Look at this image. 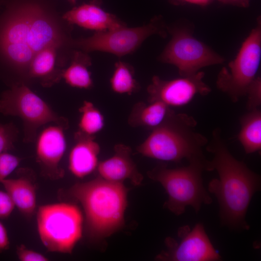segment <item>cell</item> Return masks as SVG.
<instances>
[{
	"mask_svg": "<svg viewBox=\"0 0 261 261\" xmlns=\"http://www.w3.org/2000/svg\"><path fill=\"white\" fill-rule=\"evenodd\" d=\"M1 0H0V4L1 3Z\"/></svg>",
	"mask_w": 261,
	"mask_h": 261,
	"instance_id": "33",
	"label": "cell"
},
{
	"mask_svg": "<svg viewBox=\"0 0 261 261\" xmlns=\"http://www.w3.org/2000/svg\"><path fill=\"white\" fill-rule=\"evenodd\" d=\"M172 35L158 59L175 66L181 76L194 75L203 68L221 64L225 58L193 35V26L180 23L167 26Z\"/></svg>",
	"mask_w": 261,
	"mask_h": 261,
	"instance_id": "7",
	"label": "cell"
},
{
	"mask_svg": "<svg viewBox=\"0 0 261 261\" xmlns=\"http://www.w3.org/2000/svg\"><path fill=\"white\" fill-rule=\"evenodd\" d=\"M61 46L51 45L37 53L29 64L27 75L39 79L44 87H50L58 82L62 78V70L56 69V58L57 51Z\"/></svg>",
	"mask_w": 261,
	"mask_h": 261,
	"instance_id": "17",
	"label": "cell"
},
{
	"mask_svg": "<svg viewBox=\"0 0 261 261\" xmlns=\"http://www.w3.org/2000/svg\"><path fill=\"white\" fill-rule=\"evenodd\" d=\"M67 193L81 204L86 231L91 239L102 240L108 237L124 225L128 190L123 183L99 176L75 184Z\"/></svg>",
	"mask_w": 261,
	"mask_h": 261,
	"instance_id": "3",
	"label": "cell"
},
{
	"mask_svg": "<svg viewBox=\"0 0 261 261\" xmlns=\"http://www.w3.org/2000/svg\"><path fill=\"white\" fill-rule=\"evenodd\" d=\"M188 161L186 166L174 169L159 164L147 172L149 178L160 183L168 194L164 206L177 216L184 213L188 206L197 213L202 205L212 202L202 179L203 172L209 171V161L203 157Z\"/></svg>",
	"mask_w": 261,
	"mask_h": 261,
	"instance_id": "5",
	"label": "cell"
},
{
	"mask_svg": "<svg viewBox=\"0 0 261 261\" xmlns=\"http://www.w3.org/2000/svg\"><path fill=\"white\" fill-rule=\"evenodd\" d=\"M15 205L9 194L0 190V218H8L13 212Z\"/></svg>",
	"mask_w": 261,
	"mask_h": 261,
	"instance_id": "28",
	"label": "cell"
},
{
	"mask_svg": "<svg viewBox=\"0 0 261 261\" xmlns=\"http://www.w3.org/2000/svg\"><path fill=\"white\" fill-rule=\"evenodd\" d=\"M16 254L21 261H47L49 259L44 255L28 248L21 244L16 247Z\"/></svg>",
	"mask_w": 261,
	"mask_h": 261,
	"instance_id": "27",
	"label": "cell"
},
{
	"mask_svg": "<svg viewBox=\"0 0 261 261\" xmlns=\"http://www.w3.org/2000/svg\"><path fill=\"white\" fill-rule=\"evenodd\" d=\"M173 112L170 107L160 101L139 102L132 107L128 123L133 127L152 130L160 125Z\"/></svg>",
	"mask_w": 261,
	"mask_h": 261,
	"instance_id": "19",
	"label": "cell"
},
{
	"mask_svg": "<svg viewBox=\"0 0 261 261\" xmlns=\"http://www.w3.org/2000/svg\"><path fill=\"white\" fill-rule=\"evenodd\" d=\"M18 132L17 128L13 123H0V154L14 149Z\"/></svg>",
	"mask_w": 261,
	"mask_h": 261,
	"instance_id": "24",
	"label": "cell"
},
{
	"mask_svg": "<svg viewBox=\"0 0 261 261\" xmlns=\"http://www.w3.org/2000/svg\"><path fill=\"white\" fill-rule=\"evenodd\" d=\"M179 2H185L205 6L209 5L214 0H174Z\"/></svg>",
	"mask_w": 261,
	"mask_h": 261,
	"instance_id": "31",
	"label": "cell"
},
{
	"mask_svg": "<svg viewBox=\"0 0 261 261\" xmlns=\"http://www.w3.org/2000/svg\"><path fill=\"white\" fill-rule=\"evenodd\" d=\"M79 111L81 114L79 131L87 135L95 136L102 130L105 123L103 116L92 102L84 101Z\"/></svg>",
	"mask_w": 261,
	"mask_h": 261,
	"instance_id": "23",
	"label": "cell"
},
{
	"mask_svg": "<svg viewBox=\"0 0 261 261\" xmlns=\"http://www.w3.org/2000/svg\"><path fill=\"white\" fill-rule=\"evenodd\" d=\"M0 113L5 116H16L23 122L26 142H34L37 131L42 126L54 123L66 129L67 118L59 116L48 104L23 83L12 85L0 97Z\"/></svg>",
	"mask_w": 261,
	"mask_h": 261,
	"instance_id": "8",
	"label": "cell"
},
{
	"mask_svg": "<svg viewBox=\"0 0 261 261\" xmlns=\"http://www.w3.org/2000/svg\"><path fill=\"white\" fill-rule=\"evenodd\" d=\"M12 198L15 206L25 216L31 217L36 208V188L29 178L22 176L6 178L0 182Z\"/></svg>",
	"mask_w": 261,
	"mask_h": 261,
	"instance_id": "18",
	"label": "cell"
},
{
	"mask_svg": "<svg viewBox=\"0 0 261 261\" xmlns=\"http://www.w3.org/2000/svg\"><path fill=\"white\" fill-rule=\"evenodd\" d=\"M225 4L239 7L247 8L249 6L250 0H217Z\"/></svg>",
	"mask_w": 261,
	"mask_h": 261,
	"instance_id": "30",
	"label": "cell"
},
{
	"mask_svg": "<svg viewBox=\"0 0 261 261\" xmlns=\"http://www.w3.org/2000/svg\"><path fill=\"white\" fill-rule=\"evenodd\" d=\"M69 3L72 5H75L77 0H67Z\"/></svg>",
	"mask_w": 261,
	"mask_h": 261,
	"instance_id": "32",
	"label": "cell"
},
{
	"mask_svg": "<svg viewBox=\"0 0 261 261\" xmlns=\"http://www.w3.org/2000/svg\"><path fill=\"white\" fill-rule=\"evenodd\" d=\"M196 125L192 116L174 111L160 125L151 130L136 150L147 158L174 162L205 157L203 149L208 140L196 130Z\"/></svg>",
	"mask_w": 261,
	"mask_h": 261,
	"instance_id": "4",
	"label": "cell"
},
{
	"mask_svg": "<svg viewBox=\"0 0 261 261\" xmlns=\"http://www.w3.org/2000/svg\"><path fill=\"white\" fill-rule=\"evenodd\" d=\"M9 246L10 241L7 230L0 221V252L7 250Z\"/></svg>",
	"mask_w": 261,
	"mask_h": 261,
	"instance_id": "29",
	"label": "cell"
},
{
	"mask_svg": "<svg viewBox=\"0 0 261 261\" xmlns=\"http://www.w3.org/2000/svg\"><path fill=\"white\" fill-rule=\"evenodd\" d=\"M241 129L238 139L246 154L261 149V112L258 108L249 112L240 119Z\"/></svg>",
	"mask_w": 261,
	"mask_h": 261,
	"instance_id": "21",
	"label": "cell"
},
{
	"mask_svg": "<svg viewBox=\"0 0 261 261\" xmlns=\"http://www.w3.org/2000/svg\"><path fill=\"white\" fill-rule=\"evenodd\" d=\"M130 147L124 144L114 146V154L99 163L97 169L99 176L112 182H121L128 179L134 186H139L143 176L138 171L131 158Z\"/></svg>",
	"mask_w": 261,
	"mask_h": 261,
	"instance_id": "14",
	"label": "cell"
},
{
	"mask_svg": "<svg viewBox=\"0 0 261 261\" xmlns=\"http://www.w3.org/2000/svg\"><path fill=\"white\" fill-rule=\"evenodd\" d=\"M54 18L43 6L25 1L9 5L0 16V63L9 70L27 72L39 51L65 39Z\"/></svg>",
	"mask_w": 261,
	"mask_h": 261,
	"instance_id": "1",
	"label": "cell"
},
{
	"mask_svg": "<svg viewBox=\"0 0 261 261\" xmlns=\"http://www.w3.org/2000/svg\"><path fill=\"white\" fill-rule=\"evenodd\" d=\"M179 240L171 237L165 240L167 247L156 257L164 261H218L221 259L207 235L203 225L196 224L192 229L188 225L177 232Z\"/></svg>",
	"mask_w": 261,
	"mask_h": 261,
	"instance_id": "11",
	"label": "cell"
},
{
	"mask_svg": "<svg viewBox=\"0 0 261 261\" xmlns=\"http://www.w3.org/2000/svg\"><path fill=\"white\" fill-rule=\"evenodd\" d=\"M63 18L70 25H76L96 32L110 30L126 26L114 14L103 10L95 2L84 3L65 13Z\"/></svg>",
	"mask_w": 261,
	"mask_h": 261,
	"instance_id": "15",
	"label": "cell"
},
{
	"mask_svg": "<svg viewBox=\"0 0 261 261\" xmlns=\"http://www.w3.org/2000/svg\"><path fill=\"white\" fill-rule=\"evenodd\" d=\"M66 130L56 124L50 125L41 131L36 140L37 161L42 174L51 179H59L64 175L60 163L66 148Z\"/></svg>",
	"mask_w": 261,
	"mask_h": 261,
	"instance_id": "13",
	"label": "cell"
},
{
	"mask_svg": "<svg viewBox=\"0 0 261 261\" xmlns=\"http://www.w3.org/2000/svg\"><path fill=\"white\" fill-rule=\"evenodd\" d=\"M167 27L161 17L156 16L143 26L133 28L126 26L110 30L96 32L90 37L72 40L71 44L87 53L98 51L120 57L135 51L153 35L166 37Z\"/></svg>",
	"mask_w": 261,
	"mask_h": 261,
	"instance_id": "10",
	"label": "cell"
},
{
	"mask_svg": "<svg viewBox=\"0 0 261 261\" xmlns=\"http://www.w3.org/2000/svg\"><path fill=\"white\" fill-rule=\"evenodd\" d=\"M243 42L234 59L223 67L216 80L218 89L234 102L246 96L248 87L257 76L261 60V18Z\"/></svg>",
	"mask_w": 261,
	"mask_h": 261,
	"instance_id": "9",
	"label": "cell"
},
{
	"mask_svg": "<svg viewBox=\"0 0 261 261\" xmlns=\"http://www.w3.org/2000/svg\"><path fill=\"white\" fill-rule=\"evenodd\" d=\"M91 60L87 53L81 50L73 52L70 64L62 70L61 78L70 86L81 89H89L93 82L88 68Z\"/></svg>",
	"mask_w": 261,
	"mask_h": 261,
	"instance_id": "20",
	"label": "cell"
},
{
	"mask_svg": "<svg viewBox=\"0 0 261 261\" xmlns=\"http://www.w3.org/2000/svg\"><path fill=\"white\" fill-rule=\"evenodd\" d=\"M36 221L40 240L50 252L71 254L82 236L83 214L72 203L41 205L37 211Z\"/></svg>",
	"mask_w": 261,
	"mask_h": 261,
	"instance_id": "6",
	"label": "cell"
},
{
	"mask_svg": "<svg viewBox=\"0 0 261 261\" xmlns=\"http://www.w3.org/2000/svg\"><path fill=\"white\" fill-rule=\"evenodd\" d=\"M204 73L164 80L154 76L147 88L148 102L158 101L168 106L180 107L190 102L197 95H207L211 88L203 81Z\"/></svg>",
	"mask_w": 261,
	"mask_h": 261,
	"instance_id": "12",
	"label": "cell"
},
{
	"mask_svg": "<svg viewBox=\"0 0 261 261\" xmlns=\"http://www.w3.org/2000/svg\"><path fill=\"white\" fill-rule=\"evenodd\" d=\"M207 150L214 155L209 161V171L216 170L218 175L209 183L208 190L217 198L222 224L248 230L245 217L253 195L260 188V176L232 155L218 129Z\"/></svg>",
	"mask_w": 261,
	"mask_h": 261,
	"instance_id": "2",
	"label": "cell"
},
{
	"mask_svg": "<svg viewBox=\"0 0 261 261\" xmlns=\"http://www.w3.org/2000/svg\"><path fill=\"white\" fill-rule=\"evenodd\" d=\"M111 88L119 94L131 95L138 91L140 86L134 76V70L129 63L119 60L115 64L110 79Z\"/></svg>",
	"mask_w": 261,
	"mask_h": 261,
	"instance_id": "22",
	"label": "cell"
},
{
	"mask_svg": "<svg viewBox=\"0 0 261 261\" xmlns=\"http://www.w3.org/2000/svg\"><path fill=\"white\" fill-rule=\"evenodd\" d=\"M246 96L247 98V108L249 110L258 109L261 105V77L257 76L250 84Z\"/></svg>",
	"mask_w": 261,
	"mask_h": 261,
	"instance_id": "25",
	"label": "cell"
},
{
	"mask_svg": "<svg viewBox=\"0 0 261 261\" xmlns=\"http://www.w3.org/2000/svg\"><path fill=\"white\" fill-rule=\"evenodd\" d=\"M74 144L69 154L68 168L75 177L83 178L97 169L100 146L95 136L85 134L80 131L74 136Z\"/></svg>",
	"mask_w": 261,
	"mask_h": 261,
	"instance_id": "16",
	"label": "cell"
},
{
	"mask_svg": "<svg viewBox=\"0 0 261 261\" xmlns=\"http://www.w3.org/2000/svg\"><path fill=\"white\" fill-rule=\"evenodd\" d=\"M20 161V158L8 152L0 154V182L7 178L18 166Z\"/></svg>",
	"mask_w": 261,
	"mask_h": 261,
	"instance_id": "26",
	"label": "cell"
}]
</instances>
